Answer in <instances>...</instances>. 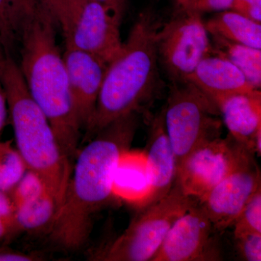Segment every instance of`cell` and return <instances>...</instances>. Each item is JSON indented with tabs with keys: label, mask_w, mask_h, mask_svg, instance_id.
I'll return each mask as SVG.
<instances>
[{
	"label": "cell",
	"mask_w": 261,
	"mask_h": 261,
	"mask_svg": "<svg viewBox=\"0 0 261 261\" xmlns=\"http://www.w3.org/2000/svg\"><path fill=\"white\" fill-rule=\"evenodd\" d=\"M58 210L56 198L49 190L18 206L15 211L13 235L21 231H49Z\"/></svg>",
	"instance_id": "obj_18"
},
{
	"label": "cell",
	"mask_w": 261,
	"mask_h": 261,
	"mask_svg": "<svg viewBox=\"0 0 261 261\" xmlns=\"http://www.w3.org/2000/svg\"><path fill=\"white\" fill-rule=\"evenodd\" d=\"M27 169L25 161L11 141L0 140V190L10 193Z\"/></svg>",
	"instance_id": "obj_20"
},
{
	"label": "cell",
	"mask_w": 261,
	"mask_h": 261,
	"mask_svg": "<svg viewBox=\"0 0 261 261\" xmlns=\"http://www.w3.org/2000/svg\"><path fill=\"white\" fill-rule=\"evenodd\" d=\"M183 1H184V0H178V3H179V4H181L182 2H183Z\"/></svg>",
	"instance_id": "obj_33"
},
{
	"label": "cell",
	"mask_w": 261,
	"mask_h": 261,
	"mask_svg": "<svg viewBox=\"0 0 261 261\" xmlns=\"http://www.w3.org/2000/svg\"><path fill=\"white\" fill-rule=\"evenodd\" d=\"M208 34L230 42L261 49V23L231 10L215 15L205 23Z\"/></svg>",
	"instance_id": "obj_17"
},
{
	"label": "cell",
	"mask_w": 261,
	"mask_h": 261,
	"mask_svg": "<svg viewBox=\"0 0 261 261\" xmlns=\"http://www.w3.org/2000/svg\"><path fill=\"white\" fill-rule=\"evenodd\" d=\"M163 111L176 171L194 149L221 137L219 109L190 82L172 84Z\"/></svg>",
	"instance_id": "obj_6"
},
{
	"label": "cell",
	"mask_w": 261,
	"mask_h": 261,
	"mask_svg": "<svg viewBox=\"0 0 261 261\" xmlns=\"http://www.w3.org/2000/svg\"><path fill=\"white\" fill-rule=\"evenodd\" d=\"M215 47L212 51L238 67L255 88L261 86V49L213 37Z\"/></svg>",
	"instance_id": "obj_19"
},
{
	"label": "cell",
	"mask_w": 261,
	"mask_h": 261,
	"mask_svg": "<svg viewBox=\"0 0 261 261\" xmlns=\"http://www.w3.org/2000/svg\"><path fill=\"white\" fill-rule=\"evenodd\" d=\"M233 237L261 233V187L252 196L233 224Z\"/></svg>",
	"instance_id": "obj_23"
},
{
	"label": "cell",
	"mask_w": 261,
	"mask_h": 261,
	"mask_svg": "<svg viewBox=\"0 0 261 261\" xmlns=\"http://www.w3.org/2000/svg\"><path fill=\"white\" fill-rule=\"evenodd\" d=\"M47 190L49 188L39 175L32 170L27 169L9 194L16 207L36 198Z\"/></svg>",
	"instance_id": "obj_24"
},
{
	"label": "cell",
	"mask_w": 261,
	"mask_h": 261,
	"mask_svg": "<svg viewBox=\"0 0 261 261\" xmlns=\"http://www.w3.org/2000/svg\"><path fill=\"white\" fill-rule=\"evenodd\" d=\"M144 151L152 185L149 206L167 195L176 181V159L165 126L163 108L151 121Z\"/></svg>",
	"instance_id": "obj_14"
},
{
	"label": "cell",
	"mask_w": 261,
	"mask_h": 261,
	"mask_svg": "<svg viewBox=\"0 0 261 261\" xmlns=\"http://www.w3.org/2000/svg\"><path fill=\"white\" fill-rule=\"evenodd\" d=\"M162 23L150 10L139 15L116 58L108 65L95 110L85 127L90 140L108 124L138 112L160 85L158 33Z\"/></svg>",
	"instance_id": "obj_3"
},
{
	"label": "cell",
	"mask_w": 261,
	"mask_h": 261,
	"mask_svg": "<svg viewBox=\"0 0 261 261\" xmlns=\"http://www.w3.org/2000/svg\"><path fill=\"white\" fill-rule=\"evenodd\" d=\"M233 0H184L180 5L183 9L202 15L208 12L229 10Z\"/></svg>",
	"instance_id": "obj_26"
},
{
	"label": "cell",
	"mask_w": 261,
	"mask_h": 261,
	"mask_svg": "<svg viewBox=\"0 0 261 261\" xmlns=\"http://www.w3.org/2000/svg\"><path fill=\"white\" fill-rule=\"evenodd\" d=\"M229 135L250 152L261 154V93L260 89L238 94L219 105Z\"/></svg>",
	"instance_id": "obj_15"
},
{
	"label": "cell",
	"mask_w": 261,
	"mask_h": 261,
	"mask_svg": "<svg viewBox=\"0 0 261 261\" xmlns=\"http://www.w3.org/2000/svg\"><path fill=\"white\" fill-rule=\"evenodd\" d=\"M229 10L261 23V0H233Z\"/></svg>",
	"instance_id": "obj_28"
},
{
	"label": "cell",
	"mask_w": 261,
	"mask_h": 261,
	"mask_svg": "<svg viewBox=\"0 0 261 261\" xmlns=\"http://www.w3.org/2000/svg\"><path fill=\"white\" fill-rule=\"evenodd\" d=\"M16 41L7 15L5 0H0V47L10 53Z\"/></svg>",
	"instance_id": "obj_27"
},
{
	"label": "cell",
	"mask_w": 261,
	"mask_h": 261,
	"mask_svg": "<svg viewBox=\"0 0 261 261\" xmlns=\"http://www.w3.org/2000/svg\"><path fill=\"white\" fill-rule=\"evenodd\" d=\"M219 233L197 202L173 224L152 261L222 260Z\"/></svg>",
	"instance_id": "obj_10"
},
{
	"label": "cell",
	"mask_w": 261,
	"mask_h": 261,
	"mask_svg": "<svg viewBox=\"0 0 261 261\" xmlns=\"http://www.w3.org/2000/svg\"><path fill=\"white\" fill-rule=\"evenodd\" d=\"M97 1L101 3L103 6L106 7L118 18L121 20L123 19L127 0H97Z\"/></svg>",
	"instance_id": "obj_31"
},
{
	"label": "cell",
	"mask_w": 261,
	"mask_h": 261,
	"mask_svg": "<svg viewBox=\"0 0 261 261\" xmlns=\"http://www.w3.org/2000/svg\"><path fill=\"white\" fill-rule=\"evenodd\" d=\"M260 187V168L255 154L247 150L234 168L198 203L216 230L222 232L233 226L247 202Z\"/></svg>",
	"instance_id": "obj_9"
},
{
	"label": "cell",
	"mask_w": 261,
	"mask_h": 261,
	"mask_svg": "<svg viewBox=\"0 0 261 261\" xmlns=\"http://www.w3.org/2000/svg\"><path fill=\"white\" fill-rule=\"evenodd\" d=\"M63 55L75 113L82 128H85L95 110L107 63L97 57L65 46Z\"/></svg>",
	"instance_id": "obj_12"
},
{
	"label": "cell",
	"mask_w": 261,
	"mask_h": 261,
	"mask_svg": "<svg viewBox=\"0 0 261 261\" xmlns=\"http://www.w3.org/2000/svg\"><path fill=\"white\" fill-rule=\"evenodd\" d=\"M15 211V205L10 194L0 190V219L11 225L12 236L13 235Z\"/></svg>",
	"instance_id": "obj_29"
},
{
	"label": "cell",
	"mask_w": 261,
	"mask_h": 261,
	"mask_svg": "<svg viewBox=\"0 0 261 261\" xmlns=\"http://www.w3.org/2000/svg\"><path fill=\"white\" fill-rule=\"evenodd\" d=\"M237 251L244 260H261V233L248 232L234 237Z\"/></svg>",
	"instance_id": "obj_25"
},
{
	"label": "cell",
	"mask_w": 261,
	"mask_h": 261,
	"mask_svg": "<svg viewBox=\"0 0 261 261\" xmlns=\"http://www.w3.org/2000/svg\"><path fill=\"white\" fill-rule=\"evenodd\" d=\"M7 15L16 40L24 29L44 9L43 0H5Z\"/></svg>",
	"instance_id": "obj_21"
},
{
	"label": "cell",
	"mask_w": 261,
	"mask_h": 261,
	"mask_svg": "<svg viewBox=\"0 0 261 261\" xmlns=\"http://www.w3.org/2000/svg\"><path fill=\"white\" fill-rule=\"evenodd\" d=\"M58 24L44 9L20 34V68L31 96L50 123L71 162L78 153L81 130L63 56L57 44Z\"/></svg>",
	"instance_id": "obj_2"
},
{
	"label": "cell",
	"mask_w": 261,
	"mask_h": 261,
	"mask_svg": "<svg viewBox=\"0 0 261 261\" xmlns=\"http://www.w3.org/2000/svg\"><path fill=\"white\" fill-rule=\"evenodd\" d=\"M157 50L159 64L172 84L186 83L199 63L212 51L202 15L181 8L161 25Z\"/></svg>",
	"instance_id": "obj_7"
},
{
	"label": "cell",
	"mask_w": 261,
	"mask_h": 261,
	"mask_svg": "<svg viewBox=\"0 0 261 261\" xmlns=\"http://www.w3.org/2000/svg\"><path fill=\"white\" fill-rule=\"evenodd\" d=\"M122 20L97 0H87L75 20L65 46L87 51L109 64L123 46Z\"/></svg>",
	"instance_id": "obj_11"
},
{
	"label": "cell",
	"mask_w": 261,
	"mask_h": 261,
	"mask_svg": "<svg viewBox=\"0 0 261 261\" xmlns=\"http://www.w3.org/2000/svg\"><path fill=\"white\" fill-rule=\"evenodd\" d=\"M41 257L32 254L18 251L8 247H0V261L41 260Z\"/></svg>",
	"instance_id": "obj_30"
},
{
	"label": "cell",
	"mask_w": 261,
	"mask_h": 261,
	"mask_svg": "<svg viewBox=\"0 0 261 261\" xmlns=\"http://www.w3.org/2000/svg\"><path fill=\"white\" fill-rule=\"evenodd\" d=\"M187 82L193 84L217 108L228 97L257 90L238 67L217 56L204 58Z\"/></svg>",
	"instance_id": "obj_13"
},
{
	"label": "cell",
	"mask_w": 261,
	"mask_h": 261,
	"mask_svg": "<svg viewBox=\"0 0 261 261\" xmlns=\"http://www.w3.org/2000/svg\"><path fill=\"white\" fill-rule=\"evenodd\" d=\"M87 0H43L56 19L65 38L69 35Z\"/></svg>",
	"instance_id": "obj_22"
},
{
	"label": "cell",
	"mask_w": 261,
	"mask_h": 261,
	"mask_svg": "<svg viewBox=\"0 0 261 261\" xmlns=\"http://www.w3.org/2000/svg\"><path fill=\"white\" fill-rule=\"evenodd\" d=\"M246 151L230 135L206 142L180 165L175 182L187 195L200 200L234 168Z\"/></svg>",
	"instance_id": "obj_8"
},
{
	"label": "cell",
	"mask_w": 261,
	"mask_h": 261,
	"mask_svg": "<svg viewBox=\"0 0 261 261\" xmlns=\"http://www.w3.org/2000/svg\"><path fill=\"white\" fill-rule=\"evenodd\" d=\"M198 202L187 195L177 183L168 195L130 221L121 235L94 252L92 260L152 261L173 224Z\"/></svg>",
	"instance_id": "obj_5"
},
{
	"label": "cell",
	"mask_w": 261,
	"mask_h": 261,
	"mask_svg": "<svg viewBox=\"0 0 261 261\" xmlns=\"http://www.w3.org/2000/svg\"><path fill=\"white\" fill-rule=\"evenodd\" d=\"M113 197L142 209L152 196V185L145 151L130 148L121 152L113 174Z\"/></svg>",
	"instance_id": "obj_16"
},
{
	"label": "cell",
	"mask_w": 261,
	"mask_h": 261,
	"mask_svg": "<svg viewBox=\"0 0 261 261\" xmlns=\"http://www.w3.org/2000/svg\"><path fill=\"white\" fill-rule=\"evenodd\" d=\"M8 114V107L6 94H5L4 88L0 82V137H1L5 125H6Z\"/></svg>",
	"instance_id": "obj_32"
},
{
	"label": "cell",
	"mask_w": 261,
	"mask_h": 261,
	"mask_svg": "<svg viewBox=\"0 0 261 261\" xmlns=\"http://www.w3.org/2000/svg\"><path fill=\"white\" fill-rule=\"evenodd\" d=\"M138 112L118 118L78 151L63 203L48 233L68 250L87 243L94 216L113 197V174L120 154L130 148L139 126Z\"/></svg>",
	"instance_id": "obj_1"
},
{
	"label": "cell",
	"mask_w": 261,
	"mask_h": 261,
	"mask_svg": "<svg viewBox=\"0 0 261 261\" xmlns=\"http://www.w3.org/2000/svg\"><path fill=\"white\" fill-rule=\"evenodd\" d=\"M0 82L6 94L16 148L28 169L45 182L59 209L73 163L63 152L47 117L29 93L18 63L2 47Z\"/></svg>",
	"instance_id": "obj_4"
}]
</instances>
